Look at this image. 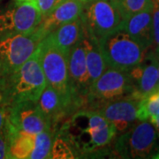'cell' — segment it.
Returning a JSON list of instances; mask_svg holds the SVG:
<instances>
[{"label":"cell","mask_w":159,"mask_h":159,"mask_svg":"<svg viewBox=\"0 0 159 159\" xmlns=\"http://www.w3.org/2000/svg\"><path fill=\"white\" fill-rule=\"evenodd\" d=\"M57 131L68 141L79 157L101 151L117 134L113 124L90 109L74 111Z\"/></svg>","instance_id":"6da1fadb"},{"label":"cell","mask_w":159,"mask_h":159,"mask_svg":"<svg viewBox=\"0 0 159 159\" xmlns=\"http://www.w3.org/2000/svg\"><path fill=\"white\" fill-rule=\"evenodd\" d=\"M46 86L37 46L32 56L0 86V102L9 107L24 101L36 102Z\"/></svg>","instance_id":"7a4b0ae2"},{"label":"cell","mask_w":159,"mask_h":159,"mask_svg":"<svg viewBox=\"0 0 159 159\" xmlns=\"http://www.w3.org/2000/svg\"><path fill=\"white\" fill-rule=\"evenodd\" d=\"M107 68L128 72L144 58L145 51L125 30L119 29L99 41Z\"/></svg>","instance_id":"3957f363"},{"label":"cell","mask_w":159,"mask_h":159,"mask_svg":"<svg viewBox=\"0 0 159 159\" xmlns=\"http://www.w3.org/2000/svg\"><path fill=\"white\" fill-rule=\"evenodd\" d=\"M80 18L84 33L98 42L120 29L123 21L112 0H89L83 3Z\"/></svg>","instance_id":"277c9868"},{"label":"cell","mask_w":159,"mask_h":159,"mask_svg":"<svg viewBox=\"0 0 159 159\" xmlns=\"http://www.w3.org/2000/svg\"><path fill=\"white\" fill-rule=\"evenodd\" d=\"M41 66L45 76L47 84L51 86L69 102L75 105L70 91L68 80V55L57 48L48 36L38 44Z\"/></svg>","instance_id":"5b68a950"},{"label":"cell","mask_w":159,"mask_h":159,"mask_svg":"<svg viewBox=\"0 0 159 159\" xmlns=\"http://www.w3.org/2000/svg\"><path fill=\"white\" fill-rule=\"evenodd\" d=\"M134 88L128 72L106 68L91 83L85 109L97 110L102 104L133 94Z\"/></svg>","instance_id":"8992f818"},{"label":"cell","mask_w":159,"mask_h":159,"mask_svg":"<svg viewBox=\"0 0 159 159\" xmlns=\"http://www.w3.org/2000/svg\"><path fill=\"white\" fill-rule=\"evenodd\" d=\"M40 42L33 33L0 34V86L32 56Z\"/></svg>","instance_id":"52a82bcc"},{"label":"cell","mask_w":159,"mask_h":159,"mask_svg":"<svg viewBox=\"0 0 159 159\" xmlns=\"http://www.w3.org/2000/svg\"><path fill=\"white\" fill-rule=\"evenodd\" d=\"M158 135L149 120H140L126 133L119 136L114 144V151L120 157L145 158L150 156Z\"/></svg>","instance_id":"ba28073f"},{"label":"cell","mask_w":159,"mask_h":159,"mask_svg":"<svg viewBox=\"0 0 159 159\" xmlns=\"http://www.w3.org/2000/svg\"><path fill=\"white\" fill-rule=\"evenodd\" d=\"M42 20L36 1L19 3L14 1L0 9V34H30Z\"/></svg>","instance_id":"9c48e42d"},{"label":"cell","mask_w":159,"mask_h":159,"mask_svg":"<svg viewBox=\"0 0 159 159\" xmlns=\"http://www.w3.org/2000/svg\"><path fill=\"white\" fill-rule=\"evenodd\" d=\"M68 80L70 91L75 105L78 110L85 109L91 80L87 67L82 40L69 51Z\"/></svg>","instance_id":"30bf717a"},{"label":"cell","mask_w":159,"mask_h":159,"mask_svg":"<svg viewBox=\"0 0 159 159\" xmlns=\"http://www.w3.org/2000/svg\"><path fill=\"white\" fill-rule=\"evenodd\" d=\"M6 108L7 123L17 130L35 135L47 129H53L36 102L24 101Z\"/></svg>","instance_id":"8fae6325"},{"label":"cell","mask_w":159,"mask_h":159,"mask_svg":"<svg viewBox=\"0 0 159 159\" xmlns=\"http://www.w3.org/2000/svg\"><path fill=\"white\" fill-rule=\"evenodd\" d=\"M141 100L131 94L106 102L95 111H97L104 119L113 124L117 133H123L135 124Z\"/></svg>","instance_id":"7c38bea8"},{"label":"cell","mask_w":159,"mask_h":159,"mask_svg":"<svg viewBox=\"0 0 159 159\" xmlns=\"http://www.w3.org/2000/svg\"><path fill=\"white\" fill-rule=\"evenodd\" d=\"M36 103L55 131L57 130V125L60 120L66 119L77 111L72 102L48 84L42 92Z\"/></svg>","instance_id":"4fadbf2b"},{"label":"cell","mask_w":159,"mask_h":159,"mask_svg":"<svg viewBox=\"0 0 159 159\" xmlns=\"http://www.w3.org/2000/svg\"><path fill=\"white\" fill-rule=\"evenodd\" d=\"M143 60L128 71L134 88L133 95L139 99L146 97L157 89L158 83V62L148 51Z\"/></svg>","instance_id":"5bb4252c"},{"label":"cell","mask_w":159,"mask_h":159,"mask_svg":"<svg viewBox=\"0 0 159 159\" xmlns=\"http://www.w3.org/2000/svg\"><path fill=\"white\" fill-rule=\"evenodd\" d=\"M82 7L83 2L81 0L63 1L47 16L42 18L41 22L33 32V34L42 41L47 34L51 33L59 26L78 19L80 16Z\"/></svg>","instance_id":"9a60e30c"},{"label":"cell","mask_w":159,"mask_h":159,"mask_svg":"<svg viewBox=\"0 0 159 159\" xmlns=\"http://www.w3.org/2000/svg\"><path fill=\"white\" fill-rule=\"evenodd\" d=\"M152 10L135 13L123 20L120 26V29L125 30L133 39L136 41L145 52L149 51L153 44Z\"/></svg>","instance_id":"2e32d148"},{"label":"cell","mask_w":159,"mask_h":159,"mask_svg":"<svg viewBox=\"0 0 159 159\" xmlns=\"http://www.w3.org/2000/svg\"><path fill=\"white\" fill-rule=\"evenodd\" d=\"M46 36H48L57 48L68 55L71 49L84 36V29L80 18L63 24Z\"/></svg>","instance_id":"e0dca14e"},{"label":"cell","mask_w":159,"mask_h":159,"mask_svg":"<svg viewBox=\"0 0 159 159\" xmlns=\"http://www.w3.org/2000/svg\"><path fill=\"white\" fill-rule=\"evenodd\" d=\"M5 130L8 144V158H29L34 147V134L17 130L9 125L7 121H6Z\"/></svg>","instance_id":"ac0fdd59"},{"label":"cell","mask_w":159,"mask_h":159,"mask_svg":"<svg viewBox=\"0 0 159 159\" xmlns=\"http://www.w3.org/2000/svg\"><path fill=\"white\" fill-rule=\"evenodd\" d=\"M82 43L85 51L87 67L92 83L106 70L107 66L102 57V51L98 41L84 33Z\"/></svg>","instance_id":"d6986e66"},{"label":"cell","mask_w":159,"mask_h":159,"mask_svg":"<svg viewBox=\"0 0 159 159\" xmlns=\"http://www.w3.org/2000/svg\"><path fill=\"white\" fill-rule=\"evenodd\" d=\"M57 131L53 129H47L34 135V147L30 159H46L50 158L51 147L54 136Z\"/></svg>","instance_id":"ffe728a7"},{"label":"cell","mask_w":159,"mask_h":159,"mask_svg":"<svg viewBox=\"0 0 159 159\" xmlns=\"http://www.w3.org/2000/svg\"><path fill=\"white\" fill-rule=\"evenodd\" d=\"M123 20L140 11L152 10L155 0H112Z\"/></svg>","instance_id":"44dd1931"},{"label":"cell","mask_w":159,"mask_h":159,"mask_svg":"<svg viewBox=\"0 0 159 159\" xmlns=\"http://www.w3.org/2000/svg\"><path fill=\"white\" fill-rule=\"evenodd\" d=\"M79 155L75 151L69 142L58 132H56L52 147H51L50 158L70 159L78 158Z\"/></svg>","instance_id":"7402d4cb"},{"label":"cell","mask_w":159,"mask_h":159,"mask_svg":"<svg viewBox=\"0 0 159 159\" xmlns=\"http://www.w3.org/2000/svg\"><path fill=\"white\" fill-rule=\"evenodd\" d=\"M150 117H159V95L157 91L142 98L137 111L138 120H148Z\"/></svg>","instance_id":"603a6c76"},{"label":"cell","mask_w":159,"mask_h":159,"mask_svg":"<svg viewBox=\"0 0 159 159\" xmlns=\"http://www.w3.org/2000/svg\"><path fill=\"white\" fill-rule=\"evenodd\" d=\"M152 29H153V44L150 50L159 48V2H154L152 10Z\"/></svg>","instance_id":"cb8c5ba5"},{"label":"cell","mask_w":159,"mask_h":159,"mask_svg":"<svg viewBox=\"0 0 159 159\" xmlns=\"http://www.w3.org/2000/svg\"><path fill=\"white\" fill-rule=\"evenodd\" d=\"M35 1L43 18L47 16L65 0H35Z\"/></svg>","instance_id":"d4e9b609"},{"label":"cell","mask_w":159,"mask_h":159,"mask_svg":"<svg viewBox=\"0 0 159 159\" xmlns=\"http://www.w3.org/2000/svg\"><path fill=\"white\" fill-rule=\"evenodd\" d=\"M8 158V144L5 127L0 131V159Z\"/></svg>","instance_id":"484cf974"},{"label":"cell","mask_w":159,"mask_h":159,"mask_svg":"<svg viewBox=\"0 0 159 159\" xmlns=\"http://www.w3.org/2000/svg\"><path fill=\"white\" fill-rule=\"evenodd\" d=\"M6 117H7L6 108L1 103V102H0V131L5 127L6 121Z\"/></svg>","instance_id":"4316f807"},{"label":"cell","mask_w":159,"mask_h":159,"mask_svg":"<svg viewBox=\"0 0 159 159\" xmlns=\"http://www.w3.org/2000/svg\"><path fill=\"white\" fill-rule=\"evenodd\" d=\"M148 120H149V121L152 123V125L155 126L156 131H157V135H158L159 138V117H150Z\"/></svg>","instance_id":"83f0119b"},{"label":"cell","mask_w":159,"mask_h":159,"mask_svg":"<svg viewBox=\"0 0 159 159\" xmlns=\"http://www.w3.org/2000/svg\"><path fill=\"white\" fill-rule=\"evenodd\" d=\"M149 52L151 53V55L153 56L154 58H155L159 64V48H157V49H154V50H150Z\"/></svg>","instance_id":"f1b7e54d"},{"label":"cell","mask_w":159,"mask_h":159,"mask_svg":"<svg viewBox=\"0 0 159 159\" xmlns=\"http://www.w3.org/2000/svg\"><path fill=\"white\" fill-rule=\"evenodd\" d=\"M16 2H19V3H23V2H29V1H34V0H14Z\"/></svg>","instance_id":"f546056e"},{"label":"cell","mask_w":159,"mask_h":159,"mask_svg":"<svg viewBox=\"0 0 159 159\" xmlns=\"http://www.w3.org/2000/svg\"><path fill=\"white\" fill-rule=\"evenodd\" d=\"M153 157L154 158H159V151L157 154H155V155H154Z\"/></svg>","instance_id":"4dcf8cb0"},{"label":"cell","mask_w":159,"mask_h":159,"mask_svg":"<svg viewBox=\"0 0 159 159\" xmlns=\"http://www.w3.org/2000/svg\"><path fill=\"white\" fill-rule=\"evenodd\" d=\"M157 70H158V83H157V89H159V64H158V66H157Z\"/></svg>","instance_id":"1f68e13d"},{"label":"cell","mask_w":159,"mask_h":159,"mask_svg":"<svg viewBox=\"0 0 159 159\" xmlns=\"http://www.w3.org/2000/svg\"><path fill=\"white\" fill-rule=\"evenodd\" d=\"M81 1H82L83 3H85V2H88V1H89V0H81Z\"/></svg>","instance_id":"d6a6232c"},{"label":"cell","mask_w":159,"mask_h":159,"mask_svg":"<svg viewBox=\"0 0 159 159\" xmlns=\"http://www.w3.org/2000/svg\"><path fill=\"white\" fill-rule=\"evenodd\" d=\"M157 92L158 93V95H159V89H157Z\"/></svg>","instance_id":"836d02e7"},{"label":"cell","mask_w":159,"mask_h":159,"mask_svg":"<svg viewBox=\"0 0 159 159\" xmlns=\"http://www.w3.org/2000/svg\"><path fill=\"white\" fill-rule=\"evenodd\" d=\"M156 1H157V2H159V0H156Z\"/></svg>","instance_id":"e575fe53"},{"label":"cell","mask_w":159,"mask_h":159,"mask_svg":"<svg viewBox=\"0 0 159 159\" xmlns=\"http://www.w3.org/2000/svg\"><path fill=\"white\" fill-rule=\"evenodd\" d=\"M0 1H1V0H0Z\"/></svg>","instance_id":"d590c367"}]
</instances>
